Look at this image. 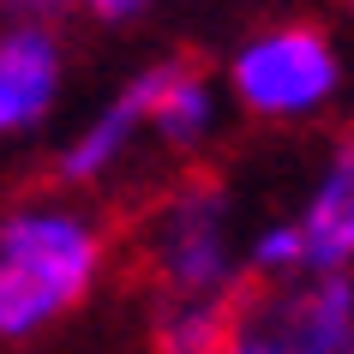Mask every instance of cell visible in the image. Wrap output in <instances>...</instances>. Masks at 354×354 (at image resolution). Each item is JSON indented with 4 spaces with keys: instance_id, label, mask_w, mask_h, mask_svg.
<instances>
[{
    "instance_id": "cell-1",
    "label": "cell",
    "mask_w": 354,
    "mask_h": 354,
    "mask_svg": "<svg viewBox=\"0 0 354 354\" xmlns=\"http://www.w3.org/2000/svg\"><path fill=\"white\" fill-rule=\"evenodd\" d=\"M109 234L66 198H30L0 216V342H30L96 295Z\"/></svg>"
},
{
    "instance_id": "cell-2",
    "label": "cell",
    "mask_w": 354,
    "mask_h": 354,
    "mask_svg": "<svg viewBox=\"0 0 354 354\" xmlns=\"http://www.w3.org/2000/svg\"><path fill=\"white\" fill-rule=\"evenodd\" d=\"M145 277L156 300H210V295H246L241 246H234V198L223 180L187 174L150 205L145 228Z\"/></svg>"
},
{
    "instance_id": "cell-3",
    "label": "cell",
    "mask_w": 354,
    "mask_h": 354,
    "mask_svg": "<svg viewBox=\"0 0 354 354\" xmlns=\"http://www.w3.org/2000/svg\"><path fill=\"white\" fill-rule=\"evenodd\" d=\"M228 91L259 120H313L342 91V55L318 24H270L228 60Z\"/></svg>"
},
{
    "instance_id": "cell-4",
    "label": "cell",
    "mask_w": 354,
    "mask_h": 354,
    "mask_svg": "<svg viewBox=\"0 0 354 354\" xmlns=\"http://www.w3.org/2000/svg\"><path fill=\"white\" fill-rule=\"evenodd\" d=\"M223 354H354V282L295 277L246 288Z\"/></svg>"
},
{
    "instance_id": "cell-5",
    "label": "cell",
    "mask_w": 354,
    "mask_h": 354,
    "mask_svg": "<svg viewBox=\"0 0 354 354\" xmlns=\"http://www.w3.org/2000/svg\"><path fill=\"white\" fill-rule=\"evenodd\" d=\"M138 96V127L168 150H198L216 132V84L205 78L198 60H150L127 78Z\"/></svg>"
},
{
    "instance_id": "cell-6",
    "label": "cell",
    "mask_w": 354,
    "mask_h": 354,
    "mask_svg": "<svg viewBox=\"0 0 354 354\" xmlns=\"http://www.w3.org/2000/svg\"><path fill=\"white\" fill-rule=\"evenodd\" d=\"M288 228H295V246H300V277H348V259H354V150H348V138L318 168L313 192L288 216Z\"/></svg>"
},
{
    "instance_id": "cell-7",
    "label": "cell",
    "mask_w": 354,
    "mask_h": 354,
    "mask_svg": "<svg viewBox=\"0 0 354 354\" xmlns=\"http://www.w3.org/2000/svg\"><path fill=\"white\" fill-rule=\"evenodd\" d=\"M66 78L60 37L37 24H0V138H19L48 120Z\"/></svg>"
},
{
    "instance_id": "cell-8",
    "label": "cell",
    "mask_w": 354,
    "mask_h": 354,
    "mask_svg": "<svg viewBox=\"0 0 354 354\" xmlns=\"http://www.w3.org/2000/svg\"><path fill=\"white\" fill-rule=\"evenodd\" d=\"M138 132H145L138 127V96H132V84H120V91L66 138V150H60V162H55L60 187H96V180H109L114 168L132 156Z\"/></svg>"
},
{
    "instance_id": "cell-9",
    "label": "cell",
    "mask_w": 354,
    "mask_h": 354,
    "mask_svg": "<svg viewBox=\"0 0 354 354\" xmlns=\"http://www.w3.org/2000/svg\"><path fill=\"white\" fill-rule=\"evenodd\" d=\"M246 295L210 300H156L150 306V354H223Z\"/></svg>"
},
{
    "instance_id": "cell-10",
    "label": "cell",
    "mask_w": 354,
    "mask_h": 354,
    "mask_svg": "<svg viewBox=\"0 0 354 354\" xmlns=\"http://www.w3.org/2000/svg\"><path fill=\"white\" fill-rule=\"evenodd\" d=\"M78 0H0V24H37V30H55L60 19H73Z\"/></svg>"
},
{
    "instance_id": "cell-11",
    "label": "cell",
    "mask_w": 354,
    "mask_h": 354,
    "mask_svg": "<svg viewBox=\"0 0 354 354\" xmlns=\"http://www.w3.org/2000/svg\"><path fill=\"white\" fill-rule=\"evenodd\" d=\"M156 0H78V12H91L96 24H132V19H145Z\"/></svg>"
}]
</instances>
